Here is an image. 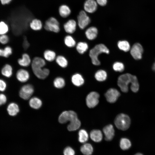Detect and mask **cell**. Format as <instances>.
<instances>
[{
    "mask_svg": "<svg viewBox=\"0 0 155 155\" xmlns=\"http://www.w3.org/2000/svg\"><path fill=\"white\" fill-rule=\"evenodd\" d=\"M129 83L131 84V90L133 92H137L139 89V84L136 76L127 73L119 77L117 84L123 92H127L128 91V85Z\"/></svg>",
    "mask_w": 155,
    "mask_h": 155,
    "instance_id": "cell-1",
    "label": "cell"
},
{
    "mask_svg": "<svg viewBox=\"0 0 155 155\" xmlns=\"http://www.w3.org/2000/svg\"><path fill=\"white\" fill-rule=\"evenodd\" d=\"M109 53V50L106 46L100 44L96 45L90 51L89 55L92 64L98 65L100 64V62L98 59L99 55L102 53L108 54Z\"/></svg>",
    "mask_w": 155,
    "mask_h": 155,
    "instance_id": "cell-2",
    "label": "cell"
},
{
    "mask_svg": "<svg viewBox=\"0 0 155 155\" xmlns=\"http://www.w3.org/2000/svg\"><path fill=\"white\" fill-rule=\"evenodd\" d=\"M130 123L129 117L123 113L117 115L114 120L115 124L117 127L119 129L124 131L129 128Z\"/></svg>",
    "mask_w": 155,
    "mask_h": 155,
    "instance_id": "cell-3",
    "label": "cell"
},
{
    "mask_svg": "<svg viewBox=\"0 0 155 155\" xmlns=\"http://www.w3.org/2000/svg\"><path fill=\"white\" fill-rule=\"evenodd\" d=\"M43 27L46 30L55 33H58L60 30L58 21L53 17L49 18L45 21Z\"/></svg>",
    "mask_w": 155,
    "mask_h": 155,
    "instance_id": "cell-4",
    "label": "cell"
},
{
    "mask_svg": "<svg viewBox=\"0 0 155 155\" xmlns=\"http://www.w3.org/2000/svg\"><path fill=\"white\" fill-rule=\"evenodd\" d=\"M69 111V121L70 123L68 125L67 129L69 131H74L78 129L81 125V122L78 118L76 113L74 111Z\"/></svg>",
    "mask_w": 155,
    "mask_h": 155,
    "instance_id": "cell-5",
    "label": "cell"
},
{
    "mask_svg": "<svg viewBox=\"0 0 155 155\" xmlns=\"http://www.w3.org/2000/svg\"><path fill=\"white\" fill-rule=\"evenodd\" d=\"M46 64V61L42 57H34L32 60L31 65L33 72L42 69L45 67Z\"/></svg>",
    "mask_w": 155,
    "mask_h": 155,
    "instance_id": "cell-6",
    "label": "cell"
},
{
    "mask_svg": "<svg viewBox=\"0 0 155 155\" xmlns=\"http://www.w3.org/2000/svg\"><path fill=\"white\" fill-rule=\"evenodd\" d=\"M78 25L79 28L82 29L85 28L90 23V20L86 12L81 11L77 17Z\"/></svg>",
    "mask_w": 155,
    "mask_h": 155,
    "instance_id": "cell-7",
    "label": "cell"
},
{
    "mask_svg": "<svg viewBox=\"0 0 155 155\" xmlns=\"http://www.w3.org/2000/svg\"><path fill=\"white\" fill-rule=\"evenodd\" d=\"M99 95L95 92H92L89 94L86 98V103L87 106L90 108H93L96 106L99 102Z\"/></svg>",
    "mask_w": 155,
    "mask_h": 155,
    "instance_id": "cell-8",
    "label": "cell"
},
{
    "mask_svg": "<svg viewBox=\"0 0 155 155\" xmlns=\"http://www.w3.org/2000/svg\"><path fill=\"white\" fill-rule=\"evenodd\" d=\"M34 90L32 85L27 84L23 86L21 88L19 92L20 96L24 100L29 99L33 94Z\"/></svg>",
    "mask_w": 155,
    "mask_h": 155,
    "instance_id": "cell-9",
    "label": "cell"
},
{
    "mask_svg": "<svg viewBox=\"0 0 155 155\" xmlns=\"http://www.w3.org/2000/svg\"><path fill=\"white\" fill-rule=\"evenodd\" d=\"M143 51L142 46L139 43H136L131 49L130 53L134 59L139 60L142 58Z\"/></svg>",
    "mask_w": 155,
    "mask_h": 155,
    "instance_id": "cell-10",
    "label": "cell"
},
{
    "mask_svg": "<svg viewBox=\"0 0 155 155\" xmlns=\"http://www.w3.org/2000/svg\"><path fill=\"white\" fill-rule=\"evenodd\" d=\"M120 95V92L116 89L114 88L109 89L105 94L107 101L111 103L115 102Z\"/></svg>",
    "mask_w": 155,
    "mask_h": 155,
    "instance_id": "cell-11",
    "label": "cell"
},
{
    "mask_svg": "<svg viewBox=\"0 0 155 155\" xmlns=\"http://www.w3.org/2000/svg\"><path fill=\"white\" fill-rule=\"evenodd\" d=\"M30 76L28 71L24 68H21L18 70L16 74L17 80L22 83L27 82L29 80Z\"/></svg>",
    "mask_w": 155,
    "mask_h": 155,
    "instance_id": "cell-12",
    "label": "cell"
},
{
    "mask_svg": "<svg viewBox=\"0 0 155 155\" xmlns=\"http://www.w3.org/2000/svg\"><path fill=\"white\" fill-rule=\"evenodd\" d=\"M76 21L74 20L70 19L64 24L63 27L66 32L70 34L75 32L76 29Z\"/></svg>",
    "mask_w": 155,
    "mask_h": 155,
    "instance_id": "cell-13",
    "label": "cell"
},
{
    "mask_svg": "<svg viewBox=\"0 0 155 155\" xmlns=\"http://www.w3.org/2000/svg\"><path fill=\"white\" fill-rule=\"evenodd\" d=\"M97 3L95 0H86L84 4L86 12L90 13H94L97 9Z\"/></svg>",
    "mask_w": 155,
    "mask_h": 155,
    "instance_id": "cell-14",
    "label": "cell"
},
{
    "mask_svg": "<svg viewBox=\"0 0 155 155\" xmlns=\"http://www.w3.org/2000/svg\"><path fill=\"white\" fill-rule=\"evenodd\" d=\"M31 60L30 55L26 53H24L22 55L21 58L18 60L19 65L23 67H27L31 65Z\"/></svg>",
    "mask_w": 155,
    "mask_h": 155,
    "instance_id": "cell-15",
    "label": "cell"
},
{
    "mask_svg": "<svg viewBox=\"0 0 155 155\" xmlns=\"http://www.w3.org/2000/svg\"><path fill=\"white\" fill-rule=\"evenodd\" d=\"M103 131L105 140L108 141L112 140L115 134V131L113 125L110 124L105 126Z\"/></svg>",
    "mask_w": 155,
    "mask_h": 155,
    "instance_id": "cell-16",
    "label": "cell"
},
{
    "mask_svg": "<svg viewBox=\"0 0 155 155\" xmlns=\"http://www.w3.org/2000/svg\"><path fill=\"white\" fill-rule=\"evenodd\" d=\"M43 55V58L46 61L49 62H52L55 61L57 56L56 52L50 49L45 50Z\"/></svg>",
    "mask_w": 155,
    "mask_h": 155,
    "instance_id": "cell-17",
    "label": "cell"
},
{
    "mask_svg": "<svg viewBox=\"0 0 155 155\" xmlns=\"http://www.w3.org/2000/svg\"><path fill=\"white\" fill-rule=\"evenodd\" d=\"M29 26L31 30L35 31L40 30L43 26L42 21L37 18L32 20L29 23Z\"/></svg>",
    "mask_w": 155,
    "mask_h": 155,
    "instance_id": "cell-18",
    "label": "cell"
},
{
    "mask_svg": "<svg viewBox=\"0 0 155 155\" xmlns=\"http://www.w3.org/2000/svg\"><path fill=\"white\" fill-rule=\"evenodd\" d=\"M34 75L38 78L44 80L47 78L50 73L49 68L44 67L42 69L33 72Z\"/></svg>",
    "mask_w": 155,
    "mask_h": 155,
    "instance_id": "cell-19",
    "label": "cell"
},
{
    "mask_svg": "<svg viewBox=\"0 0 155 155\" xmlns=\"http://www.w3.org/2000/svg\"><path fill=\"white\" fill-rule=\"evenodd\" d=\"M102 136L101 131L99 130H93L90 133L91 139L93 141L96 142H100L102 140Z\"/></svg>",
    "mask_w": 155,
    "mask_h": 155,
    "instance_id": "cell-20",
    "label": "cell"
},
{
    "mask_svg": "<svg viewBox=\"0 0 155 155\" xmlns=\"http://www.w3.org/2000/svg\"><path fill=\"white\" fill-rule=\"evenodd\" d=\"M58 12L60 16L63 18L68 17L71 13V10L69 7L65 4H62L59 6Z\"/></svg>",
    "mask_w": 155,
    "mask_h": 155,
    "instance_id": "cell-21",
    "label": "cell"
},
{
    "mask_svg": "<svg viewBox=\"0 0 155 155\" xmlns=\"http://www.w3.org/2000/svg\"><path fill=\"white\" fill-rule=\"evenodd\" d=\"M98 33L97 28L94 26L89 27L85 32L86 37L90 40H93L95 39L97 36Z\"/></svg>",
    "mask_w": 155,
    "mask_h": 155,
    "instance_id": "cell-22",
    "label": "cell"
},
{
    "mask_svg": "<svg viewBox=\"0 0 155 155\" xmlns=\"http://www.w3.org/2000/svg\"><path fill=\"white\" fill-rule=\"evenodd\" d=\"M93 150V148L92 145L88 143H84L80 148L81 152L84 155H91Z\"/></svg>",
    "mask_w": 155,
    "mask_h": 155,
    "instance_id": "cell-23",
    "label": "cell"
},
{
    "mask_svg": "<svg viewBox=\"0 0 155 155\" xmlns=\"http://www.w3.org/2000/svg\"><path fill=\"white\" fill-rule=\"evenodd\" d=\"M71 81L73 84L77 86H82L84 83V80L83 77L78 73H75L72 75Z\"/></svg>",
    "mask_w": 155,
    "mask_h": 155,
    "instance_id": "cell-24",
    "label": "cell"
},
{
    "mask_svg": "<svg viewBox=\"0 0 155 155\" xmlns=\"http://www.w3.org/2000/svg\"><path fill=\"white\" fill-rule=\"evenodd\" d=\"M55 61L57 64L62 68H66L68 66V61L66 58L63 55L57 56Z\"/></svg>",
    "mask_w": 155,
    "mask_h": 155,
    "instance_id": "cell-25",
    "label": "cell"
},
{
    "mask_svg": "<svg viewBox=\"0 0 155 155\" xmlns=\"http://www.w3.org/2000/svg\"><path fill=\"white\" fill-rule=\"evenodd\" d=\"M7 110L9 114L11 116L16 115L19 111L18 105L15 103H11L7 106Z\"/></svg>",
    "mask_w": 155,
    "mask_h": 155,
    "instance_id": "cell-26",
    "label": "cell"
},
{
    "mask_svg": "<svg viewBox=\"0 0 155 155\" xmlns=\"http://www.w3.org/2000/svg\"><path fill=\"white\" fill-rule=\"evenodd\" d=\"M1 72L3 76L7 78H10L13 74V69L10 65L6 64L2 67Z\"/></svg>",
    "mask_w": 155,
    "mask_h": 155,
    "instance_id": "cell-27",
    "label": "cell"
},
{
    "mask_svg": "<svg viewBox=\"0 0 155 155\" xmlns=\"http://www.w3.org/2000/svg\"><path fill=\"white\" fill-rule=\"evenodd\" d=\"M64 43L68 48H72L76 45V42L72 36L69 35L66 36L64 38Z\"/></svg>",
    "mask_w": 155,
    "mask_h": 155,
    "instance_id": "cell-28",
    "label": "cell"
},
{
    "mask_svg": "<svg viewBox=\"0 0 155 155\" xmlns=\"http://www.w3.org/2000/svg\"><path fill=\"white\" fill-rule=\"evenodd\" d=\"M131 142L127 138H122L120 140V147L123 150H125L129 149L131 147Z\"/></svg>",
    "mask_w": 155,
    "mask_h": 155,
    "instance_id": "cell-29",
    "label": "cell"
},
{
    "mask_svg": "<svg viewBox=\"0 0 155 155\" xmlns=\"http://www.w3.org/2000/svg\"><path fill=\"white\" fill-rule=\"evenodd\" d=\"M29 105L32 108L38 109L41 106L42 102L41 100L37 97H33L29 101Z\"/></svg>",
    "mask_w": 155,
    "mask_h": 155,
    "instance_id": "cell-30",
    "label": "cell"
},
{
    "mask_svg": "<svg viewBox=\"0 0 155 155\" xmlns=\"http://www.w3.org/2000/svg\"><path fill=\"white\" fill-rule=\"evenodd\" d=\"M88 139V135L87 131L83 129H81L78 132V140L80 143H86Z\"/></svg>",
    "mask_w": 155,
    "mask_h": 155,
    "instance_id": "cell-31",
    "label": "cell"
},
{
    "mask_svg": "<svg viewBox=\"0 0 155 155\" xmlns=\"http://www.w3.org/2000/svg\"><path fill=\"white\" fill-rule=\"evenodd\" d=\"M54 86L57 88H61L65 86V82L64 79L62 77L58 76L56 77L53 82Z\"/></svg>",
    "mask_w": 155,
    "mask_h": 155,
    "instance_id": "cell-32",
    "label": "cell"
},
{
    "mask_svg": "<svg viewBox=\"0 0 155 155\" xmlns=\"http://www.w3.org/2000/svg\"><path fill=\"white\" fill-rule=\"evenodd\" d=\"M107 74L106 72L103 70H99L95 73V77L98 81L102 82L105 80L106 79Z\"/></svg>",
    "mask_w": 155,
    "mask_h": 155,
    "instance_id": "cell-33",
    "label": "cell"
},
{
    "mask_svg": "<svg viewBox=\"0 0 155 155\" xmlns=\"http://www.w3.org/2000/svg\"><path fill=\"white\" fill-rule=\"evenodd\" d=\"M12 48L9 46H7L4 48H0V56L8 57L12 53Z\"/></svg>",
    "mask_w": 155,
    "mask_h": 155,
    "instance_id": "cell-34",
    "label": "cell"
},
{
    "mask_svg": "<svg viewBox=\"0 0 155 155\" xmlns=\"http://www.w3.org/2000/svg\"><path fill=\"white\" fill-rule=\"evenodd\" d=\"M76 48L77 51L79 53L83 54L88 49V45L86 42H80L77 44Z\"/></svg>",
    "mask_w": 155,
    "mask_h": 155,
    "instance_id": "cell-35",
    "label": "cell"
},
{
    "mask_svg": "<svg viewBox=\"0 0 155 155\" xmlns=\"http://www.w3.org/2000/svg\"><path fill=\"white\" fill-rule=\"evenodd\" d=\"M119 49L125 52L129 51L130 49V45L128 41L126 40L119 41L117 43Z\"/></svg>",
    "mask_w": 155,
    "mask_h": 155,
    "instance_id": "cell-36",
    "label": "cell"
},
{
    "mask_svg": "<svg viewBox=\"0 0 155 155\" xmlns=\"http://www.w3.org/2000/svg\"><path fill=\"white\" fill-rule=\"evenodd\" d=\"M69 111H65L63 112L59 118V121L61 123H64L69 121Z\"/></svg>",
    "mask_w": 155,
    "mask_h": 155,
    "instance_id": "cell-37",
    "label": "cell"
},
{
    "mask_svg": "<svg viewBox=\"0 0 155 155\" xmlns=\"http://www.w3.org/2000/svg\"><path fill=\"white\" fill-rule=\"evenodd\" d=\"M113 67L114 71L120 72H122L124 69L123 64L119 62L115 63L113 65Z\"/></svg>",
    "mask_w": 155,
    "mask_h": 155,
    "instance_id": "cell-38",
    "label": "cell"
},
{
    "mask_svg": "<svg viewBox=\"0 0 155 155\" xmlns=\"http://www.w3.org/2000/svg\"><path fill=\"white\" fill-rule=\"evenodd\" d=\"M8 25L4 22H0V35L6 34L8 31Z\"/></svg>",
    "mask_w": 155,
    "mask_h": 155,
    "instance_id": "cell-39",
    "label": "cell"
},
{
    "mask_svg": "<svg viewBox=\"0 0 155 155\" xmlns=\"http://www.w3.org/2000/svg\"><path fill=\"white\" fill-rule=\"evenodd\" d=\"M64 155H75V152L74 149L71 147L67 146L63 150Z\"/></svg>",
    "mask_w": 155,
    "mask_h": 155,
    "instance_id": "cell-40",
    "label": "cell"
},
{
    "mask_svg": "<svg viewBox=\"0 0 155 155\" xmlns=\"http://www.w3.org/2000/svg\"><path fill=\"white\" fill-rule=\"evenodd\" d=\"M9 40L8 36L6 35H0V43L3 44H5L8 43Z\"/></svg>",
    "mask_w": 155,
    "mask_h": 155,
    "instance_id": "cell-41",
    "label": "cell"
},
{
    "mask_svg": "<svg viewBox=\"0 0 155 155\" xmlns=\"http://www.w3.org/2000/svg\"><path fill=\"white\" fill-rule=\"evenodd\" d=\"M7 84L3 80L0 79V91H4L6 88Z\"/></svg>",
    "mask_w": 155,
    "mask_h": 155,
    "instance_id": "cell-42",
    "label": "cell"
},
{
    "mask_svg": "<svg viewBox=\"0 0 155 155\" xmlns=\"http://www.w3.org/2000/svg\"><path fill=\"white\" fill-rule=\"evenodd\" d=\"M7 98L5 95L2 94H0V106L5 104L6 102Z\"/></svg>",
    "mask_w": 155,
    "mask_h": 155,
    "instance_id": "cell-43",
    "label": "cell"
},
{
    "mask_svg": "<svg viewBox=\"0 0 155 155\" xmlns=\"http://www.w3.org/2000/svg\"><path fill=\"white\" fill-rule=\"evenodd\" d=\"M97 4L101 6H104L107 3V0H96Z\"/></svg>",
    "mask_w": 155,
    "mask_h": 155,
    "instance_id": "cell-44",
    "label": "cell"
},
{
    "mask_svg": "<svg viewBox=\"0 0 155 155\" xmlns=\"http://www.w3.org/2000/svg\"><path fill=\"white\" fill-rule=\"evenodd\" d=\"M24 48L25 49H27L30 46V44L27 39L25 40L23 42Z\"/></svg>",
    "mask_w": 155,
    "mask_h": 155,
    "instance_id": "cell-45",
    "label": "cell"
},
{
    "mask_svg": "<svg viewBox=\"0 0 155 155\" xmlns=\"http://www.w3.org/2000/svg\"><path fill=\"white\" fill-rule=\"evenodd\" d=\"M12 0H0L1 3L3 5L8 4L10 3Z\"/></svg>",
    "mask_w": 155,
    "mask_h": 155,
    "instance_id": "cell-46",
    "label": "cell"
},
{
    "mask_svg": "<svg viewBox=\"0 0 155 155\" xmlns=\"http://www.w3.org/2000/svg\"><path fill=\"white\" fill-rule=\"evenodd\" d=\"M152 69L154 70L155 71V62L153 65Z\"/></svg>",
    "mask_w": 155,
    "mask_h": 155,
    "instance_id": "cell-47",
    "label": "cell"
},
{
    "mask_svg": "<svg viewBox=\"0 0 155 155\" xmlns=\"http://www.w3.org/2000/svg\"><path fill=\"white\" fill-rule=\"evenodd\" d=\"M134 155H143L141 153H137L135 154Z\"/></svg>",
    "mask_w": 155,
    "mask_h": 155,
    "instance_id": "cell-48",
    "label": "cell"
}]
</instances>
